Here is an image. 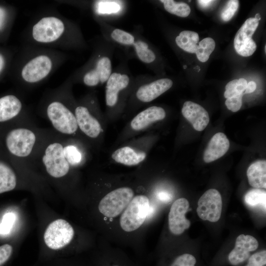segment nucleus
Returning <instances> with one entry per match:
<instances>
[{
  "label": "nucleus",
  "instance_id": "39448f33",
  "mask_svg": "<svg viewBox=\"0 0 266 266\" xmlns=\"http://www.w3.org/2000/svg\"><path fill=\"white\" fill-rule=\"evenodd\" d=\"M74 234V230L71 225L66 220L59 219L48 226L44 234V240L49 248L58 250L68 245Z\"/></svg>",
  "mask_w": 266,
  "mask_h": 266
},
{
  "label": "nucleus",
  "instance_id": "f257e3e1",
  "mask_svg": "<svg viewBox=\"0 0 266 266\" xmlns=\"http://www.w3.org/2000/svg\"><path fill=\"white\" fill-rule=\"evenodd\" d=\"M150 208L147 197L135 196L124 210L120 219V225L125 232H131L138 229L144 222Z\"/></svg>",
  "mask_w": 266,
  "mask_h": 266
},
{
  "label": "nucleus",
  "instance_id": "473e14b6",
  "mask_svg": "<svg viewBox=\"0 0 266 266\" xmlns=\"http://www.w3.org/2000/svg\"><path fill=\"white\" fill-rule=\"evenodd\" d=\"M15 219L16 216L14 213L9 212L5 213L0 223V234H8L13 228Z\"/></svg>",
  "mask_w": 266,
  "mask_h": 266
},
{
  "label": "nucleus",
  "instance_id": "0eeeda50",
  "mask_svg": "<svg viewBox=\"0 0 266 266\" xmlns=\"http://www.w3.org/2000/svg\"><path fill=\"white\" fill-rule=\"evenodd\" d=\"M42 162L47 173L54 178H60L68 172L69 165L64 154L63 145L58 142L49 144L45 150Z\"/></svg>",
  "mask_w": 266,
  "mask_h": 266
},
{
  "label": "nucleus",
  "instance_id": "4c0bfd02",
  "mask_svg": "<svg viewBox=\"0 0 266 266\" xmlns=\"http://www.w3.org/2000/svg\"><path fill=\"white\" fill-rule=\"evenodd\" d=\"M13 248L8 244L0 246V266L5 263L12 253Z\"/></svg>",
  "mask_w": 266,
  "mask_h": 266
},
{
  "label": "nucleus",
  "instance_id": "58836bf2",
  "mask_svg": "<svg viewBox=\"0 0 266 266\" xmlns=\"http://www.w3.org/2000/svg\"><path fill=\"white\" fill-rule=\"evenodd\" d=\"M257 88V84L254 81H250L247 83L246 89L244 91L245 94H249L253 92Z\"/></svg>",
  "mask_w": 266,
  "mask_h": 266
},
{
  "label": "nucleus",
  "instance_id": "e433bc0d",
  "mask_svg": "<svg viewBox=\"0 0 266 266\" xmlns=\"http://www.w3.org/2000/svg\"><path fill=\"white\" fill-rule=\"evenodd\" d=\"M243 94L227 99L225 105L227 108L233 112L238 111L242 105V98Z\"/></svg>",
  "mask_w": 266,
  "mask_h": 266
},
{
  "label": "nucleus",
  "instance_id": "20e7f679",
  "mask_svg": "<svg viewBox=\"0 0 266 266\" xmlns=\"http://www.w3.org/2000/svg\"><path fill=\"white\" fill-rule=\"evenodd\" d=\"M47 114L58 132L71 134L76 131L78 125L75 115L62 102L55 101L50 103L47 108Z\"/></svg>",
  "mask_w": 266,
  "mask_h": 266
},
{
  "label": "nucleus",
  "instance_id": "393cba45",
  "mask_svg": "<svg viewBox=\"0 0 266 266\" xmlns=\"http://www.w3.org/2000/svg\"><path fill=\"white\" fill-rule=\"evenodd\" d=\"M164 8L169 13L181 17H186L190 13L189 5L183 2H176L172 0H162Z\"/></svg>",
  "mask_w": 266,
  "mask_h": 266
},
{
  "label": "nucleus",
  "instance_id": "37998d69",
  "mask_svg": "<svg viewBox=\"0 0 266 266\" xmlns=\"http://www.w3.org/2000/svg\"><path fill=\"white\" fill-rule=\"evenodd\" d=\"M255 19H256L258 21L261 20V16L259 13H257L255 15V16L254 17Z\"/></svg>",
  "mask_w": 266,
  "mask_h": 266
},
{
  "label": "nucleus",
  "instance_id": "bb28decb",
  "mask_svg": "<svg viewBox=\"0 0 266 266\" xmlns=\"http://www.w3.org/2000/svg\"><path fill=\"white\" fill-rule=\"evenodd\" d=\"M244 200L249 206L261 205L266 209V192L261 189H251L245 194Z\"/></svg>",
  "mask_w": 266,
  "mask_h": 266
},
{
  "label": "nucleus",
  "instance_id": "cd10ccee",
  "mask_svg": "<svg viewBox=\"0 0 266 266\" xmlns=\"http://www.w3.org/2000/svg\"><path fill=\"white\" fill-rule=\"evenodd\" d=\"M247 84L244 78L234 79L230 81L225 87L224 97L226 99L244 94Z\"/></svg>",
  "mask_w": 266,
  "mask_h": 266
},
{
  "label": "nucleus",
  "instance_id": "ea45409f",
  "mask_svg": "<svg viewBox=\"0 0 266 266\" xmlns=\"http://www.w3.org/2000/svg\"><path fill=\"white\" fill-rule=\"evenodd\" d=\"M6 12L5 10L0 7V29L2 27L6 18Z\"/></svg>",
  "mask_w": 266,
  "mask_h": 266
},
{
  "label": "nucleus",
  "instance_id": "f03ea898",
  "mask_svg": "<svg viewBox=\"0 0 266 266\" xmlns=\"http://www.w3.org/2000/svg\"><path fill=\"white\" fill-rule=\"evenodd\" d=\"M133 196L134 192L131 188H117L108 193L100 200L99 210L106 217H116L125 209Z\"/></svg>",
  "mask_w": 266,
  "mask_h": 266
},
{
  "label": "nucleus",
  "instance_id": "a19ab883",
  "mask_svg": "<svg viewBox=\"0 0 266 266\" xmlns=\"http://www.w3.org/2000/svg\"><path fill=\"white\" fill-rule=\"evenodd\" d=\"M213 1H214L208 0H198V2L200 4V5L203 7H208Z\"/></svg>",
  "mask_w": 266,
  "mask_h": 266
},
{
  "label": "nucleus",
  "instance_id": "2eb2a0df",
  "mask_svg": "<svg viewBox=\"0 0 266 266\" xmlns=\"http://www.w3.org/2000/svg\"><path fill=\"white\" fill-rule=\"evenodd\" d=\"M172 84L171 79L162 78L142 85L136 92L137 98L144 102L151 101L169 89Z\"/></svg>",
  "mask_w": 266,
  "mask_h": 266
},
{
  "label": "nucleus",
  "instance_id": "2f4dec72",
  "mask_svg": "<svg viewBox=\"0 0 266 266\" xmlns=\"http://www.w3.org/2000/svg\"><path fill=\"white\" fill-rule=\"evenodd\" d=\"M111 35L115 41L124 45H133L134 42V37L133 35L121 29L114 30Z\"/></svg>",
  "mask_w": 266,
  "mask_h": 266
},
{
  "label": "nucleus",
  "instance_id": "a878e982",
  "mask_svg": "<svg viewBox=\"0 0 266 266\" xmlns=\"http://www.w3.org/2000/svg\"><path fill=\"white\" fill-rule=\"evenodd\" d=\"M215 47V42L211 37H206L201 40L196 51L197 58L201 62H206Z\"/></svg>",
  "mask_w": 266,
  "mask_h": 266
},
{
  "label": "nucleus",
  "instance_id": "6e6552de",
  "mask_svg": "<svg viewBox=\"0 0 266 266\" xmlns=\"http://www.w3.org/2000/svg\"><path fill=\"white\" fill-rule=\"evenodd\" d=\"M222 209V200L220 193L216 189H210L199 200L197 212L202 220L216 222L220 218Z\"/></svg>",
  "mask_w": 266,
  "mask_h": 266
},
{
  "label": "nucleus",
  "instance_id": "79ce46f5",
  "mask_svg": "<svg viewBox=\"0 0 266 266\" xmlns=\"http://www.w3.org/2000/svg\"><path fill=\"white\" fill-rule=\"evenodd\" d=\"M4 65V59L2 55L0 54V72L1 71Z\"/></svg>",
  "mask_w": 266,
  "mask_h": 266
},
{
  "label": "nucleus",
  "instance_id": "9b49d317",
  "mask_svg": "<svg viewBox=\"0 0 266 266\" xmlns=\"http://www.w3.org/2000/svg\"><path fill=\"white\" fill-rule=\"evenodd\" d=\"M189 203L184 198L176 200L172 204L168 214V227L174 234L182 233L190 226V222L185 214L188 211Z\"/></svg>",
  "mask_w": 266,
  "mask_h": 266
},
{
  "label": "nucleus",
  "instance_id": "72a5a7b5",
  "mask_svg": "<svg viewBox=\"0 0 266 266\" xmlns=\"http://www.w3.org/2000/svg\"><path fill=\"white\" fill-rule=\"evenodd\" d=\"M238 6V0H231L228 1L221 12V17L222 19L226 22L231 20L236 12Z\"/></svg>",
  "mask_w": 266,
  "mask_h": 266
},
{
  "label": "nucleus",
  "instance_id": "412c9836",
  "mask_svg": "<svg viewBox=\"0 0 266 266\" xmlns=\"http://www.w3.org/2000/svg\"><path fill=\"white\" fill-rule=\"evenodd\" d=\"M112 158L116 162L126 166H134L142 162L146 158L144 152H137L125 146L117 149L112 154Z\"/></svg>",
  "mask_w": 266,
  "mask_h": 266
},
{
  "label": "nucleus",
  "instance_id": "a211bd4d",
  "mask_svg": "<svg viewBox=\"0 0 266 266\" xmlns=\"http://www.w3.org/2000/svg\"><path fill=\"white\" fill-rule=\"evenodd\" d=\"M129 80V76L125 74L114 72L110 75L106 85L105 100L107 106L115 105L119 91L127 87Z\"/></svg>",
  "mask_w": 266,
  "mask_h": 266
},
{
  "label": "nucleus",
  "instance_id": "f3484780",
  "mask_svg": "<svg viewBox=\"0 0 266 266\" xmlns=\"http://www.w3.org/2000/svg\"><path fill=\"white\" fill-rule=\"evenodd\" d=\"M110 60L106 57L100 58L96 63L95 68L87 72L83 78L85 85L95 86L100 82L107 81L111 73Z\"/></svg>",
  "mask_w": 266,
  "mask_h": 266
},
{
  "label": "nucleus",
  "instance_id": "ddd939ff",
  "mask_svg": "<svg viewBox=\"0 0 266 266\" xmlns=\"http://www.w3.org/2000/svg\"><path fill=\"white\" fill-rule=\"evenodd\" d=\"M182 114L198 131H203L209 122L207 111L200 104L191 101H185L182 108Z\"/></svg>",
  "mask_w": 266,
  "mask_h": 266
},
{
  "label": "nucleus",
  "instance_id": "423d86ee",
  "mask_svg": "<svg viewBox=\"0 0 266 266\" xmlns=\"http://www.w3.org/2000/svg\"><path fill=\"white\" fill-rule=\"evenodd\" d=\"M35 140V135L31 130L18 128L8 133L5 142L11 154L17 157H25L32 151Z\"/></svg>",
  "mask_w": 266,
  "mask_h": 266
},
{
  "label": "nucleus",
  "instance_id": "6ab92c4d",
  "mask_svg": "<svg viewBox=\"0 0 266 266\" xmlns=\"http://www.w3.org/2000/svg\"><path fill=\"white\" fill-rule=\"evenodd\" d=\"M166 112L160 107L153 106L139 113L132 120L131 126L135 131L146 128L152 123L164 119Z\"/></svg>",
  "mask_w": 266,
  "mask_h": 266
},
{
  "label": "nucleus",
  "instance_id": "aec40b11",
  "mask_svg": "<svg viewBox=\"0 0 266 266\" xmlns=\"http://www.w3.org/2000/svg\"><path fill=\"white\" fill-rule=\"evenodd\" d=\"M247 176L249 184L255 188H266V161L259 160L248 168Z\"/></svg>",
  "mask_w": 266,
  "mask_h": 266
},
{
  "label": "nucleus",
  "instance_id": "c85d7f7f",
  "mask_svg": "<svg viewBox=\"0 0 266 266\" xmlns=\"http://www.w3.org/2000/svg\"><path fill=\"white\" fill-rule=\"evenodd\" d=\"M139 59L145 63H150L155 59L154 52L148 49V44L142 41L138 40L133 44Z\"/></svg>",
  "mask_w": 266,
  "mask_h": 266
},
{
  "label": "nucleus",
  "instance_id": "c9c22d12",
  "mask_svg": "<svg viewBox=\"0 0 266 266\" xmlns=\"http://www.w3.org/2000/svg\"><path fill=\"white\" fill-rule=\"evenodd\" d=\"M266 264V251L263 250L253 254L246 266H264Z\"/></svg>",
  "mask_w": 266,
  "mask_h": 266
},
{
  "label": "nucleus",
  "instance_id": "a18cd8bd",
  "mask_svg": "<svg viewBox=\"0 0 266 266\" xmlns=\"http://www.w3.org/2000/svg\"><path fill=\"white\" fill-rule=\"evenodd\" d=\"M265 52L266 51V46L265 45Z\"/></svg>",
  "mask_w": 266,
  "mask_h": 266
},
{
  "label": "nucleus",
  "instance_id": "7ed1b4c3",
  "mask_svg": "<svg viewBox=\"0 0 266 266\" xmlns=\"http://www.w3.org/2000/svg\"><path fill=\"white\" fill-rule=\"evenodd\" d=\"M65 30V26L61 19L55 16H46L33 25L32 35L35 41L47 44L57 41Z\"/></svg>",
  "mask_w": 266,
  "mask_h": 266
},
{
  "label": "nucleus",
  "instance_id": "4be33fe9",
  "mask_svg": "<svg viewBox=\"0 0 266 266\" xmlns=\"http://www.w3.org/2000/svg\"><path fill=\"white\" fill-rule=\"evenodd\" d=\"M22 103L14 95L0 98V122L9 120L17 116L22 109Z\"/></svg>",
  "mask_w": 266,
  "mask_h": 266
},
{
  "label": "nucleus",
  "instance_id": "f704fd0d",
  "mask_svg": "<svg viewBox=\"0 0 266 266\" xmlns=\"http://www.w3.org/2000/svg\"><path fill=\"white\" fill-rule=\"evenodd\" d=\"M196 259L190 254H184L177 257L169 266H195Z\"/></svg>",
  "mask_w": 266,
  "mask_h": 266
},
{
  "label": "nucleus",
  "instance_id": "c03bdc74",
  "mask_svg": "<svg viewBox=\"0 0 266 266\" xmlns=\"http://www.w3.org/2000/svg\"><path fill=\"white\" fill-rule=\"evenodd\" d=\"M183 68H184V69H185L186 68H187V66H186V65L184 66H183Z\"/></svg>",
  "mask_w": 266,
  "mask_h": 266
},
{
  "label": "nucleus",
  "instance_id": "7c9ffc66",
  "mask_svg": "<svg viewBox=\"0 0 266 266\" xmlns=\"http://www.w3.org/2000/svg\"><path fill=\"white\" fill-rule=\"evenodd\" d=\"M64 154L68 164L71 165L78 164L81 160V154L74 145H69L65 147Z\"/></svg>",
  "mask_w": 266,
  "mask_h": 266
},
{
  "label": "nucleus",
  "instance_id": "9d476101",
  "mask_svg": "<svg viewBox=\"0 0 266 266\" xmlns=\"http://www.w3.org/2000/svg\"><path fill=\"white\" fill-rule=\"evenodd\" d=\"M259 23V22L254 18H249L236 33L234 39V47L239 55L248 57L256 51L257 45L252 37Z\"/></svg>",
  "mask_w": 266,
  "mask_h": 266
},
{
  "label": "nucleus",
  "instance_id": "c756f323",
  "mask_svg": "<svg viewBox=\"0 0 266 266\" xmlns=\"http://www.w3.org/2000/svg\"><path fill=\"white\" fill-rule=\"evenodd\" d=\"M120 9L121 6L116 1L100 0L96 4L97 12L100 14L115 13Z\"/></svg>",
  "mask_w": 266,
  "mask_h": 266
},
{
  "label": "nucleus",
  "instance_id": "dca6fc26",
  "mask_svg": "<svg viewBox=\"0 0 266 266\" xmlns=\"http://www.w3.org/2000/svg\"><path fill=\"white\" fill-rule=\"evenodd\" d=\"M229 147L230 142L226 135L221 132L215 133L204 151V161L208 163L219 159L226 153Z\"/></svg>",
  "mask_w": 266,
  "mask_h": 266
},
{
  "label": "nucleus",
  "instance_id": "1a4fd4ad",
  "mask_svg": "<svg viewBox=\"0 0 266 266\" xmlns=\"http://www.w3.org/2000/svg\"><path fill=\"white\" fill-rule=\"evenodd\" d=\"M52 67V61L48 56L39 55L31 59L24 66L21 77L27 83H35L46 77Z\"/></svg>",
  "mask_w": 266,
  "mask_h": 266
},
{
  "label": "nucleus",
  "instance_id": "5701e85b",
  "mask_svg": "<svg viewBox=\"0 0 266 266\" xmlns=\"http://www.w3.org/2000/svg\"><path fill=\"white\" fill-rule=\"evenodd\" d=\"M16 183L14 171L7 164L0 161V194L13 190Z\"/></svg>",
  "mask_w": 266,
  "mask_h": 266
},
{
  "label": "nucleus",
  "instance_id": "4468645a",
  "mask_svg": "<svg viewBox=\"0 0 266 266\" xmlns=\"http://www.w3.org/2000/svg\"><path fill=\"white\" fill-rule=\"evenodd\" d=\"M75 116L78 126L87 136L96 138L100 134L101 127L97 119L93 116L87 108L83 106L77 107Z\"/></svg>",
  "mask_w": 266,
  "mask_h": 266
},
{
  "label": "nucleus",
  "instance_id": "b1692460",
  "mask_svg": "<svg viewBox=\"0 0 266 266\" xmlns=\"http://www.w3.org/2000/svg\"><path fill=\"white\" fill-rule=\"evenodd\" d=\"M199 41L198 33L191 31H183L175 38L177 46L183 50L195 53Z\"/></svg>",
  "mask_w": 266,
  "mask_h": 266
},
{
  "label": "nucleus",
  "instance_id": "f8f14e48",
  "mask_svg": "<svg viewBox=\"0 0 266 266\" xmlns=\"http://www.w3.org/2000/svg\"><path fill=\"white\" fill-rule=\"evenodd\" d=\"M259 246L257 240L250 235L240 234L236 239L235 246L228 256L231 265L236 266L245 260L250 253L256 250Z\"/></svg>",
  "mask_w": 266,
  "mask_h": 266
}]
</instances>
